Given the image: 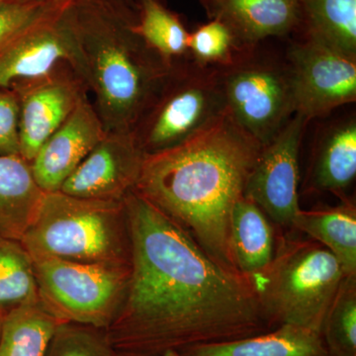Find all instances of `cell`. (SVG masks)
Masks as SVG:
<instances>
[{
  "label": "cell",
  "instance_id": "cell-1",
  "mask_svg": "<svg viewBox=\"0 0 356 356\" xmlns=\"http://www.w3.org/2000/svg\"><path fill=\"white\" fill-rule=\"evenodd\" d=\"M124 201L132 268L125 299L106 329L118 355L159 356L275 329L248 277L221 266L137 192Z\"/></svg>",
  "mask_w": 356,
  "mask_h": 356
},
{
  "label": "cell",
  "instance_id": "cell-2",
  "mask_svg": "<svg viewBox=\"0 0 356 356\" xmlns=\"http://www.w3.org/2000/svg\"><path fill=\"white\" fill-rule=\"evenodd\" d=\"M261 145L225 113L202 132L147 156L135 191L229 270V222ZM241 274V273H240Z\"/></svg>",
  "mask_w": 356,
  "mask_h": 356
},
{
  "label": "cell",
  "instance_id": "cell-3",
  "mask_svg": "<svg viewBox=\"0 0 356 356\" xmlns=\"http://www.w3.org/2000/svg\"><path fill=\"white\" fill-rule=\"evenodd\" d=\"M133 3L79 0L70 8L83 56L84 83L106 132H132L172 65L136 31Z\"/></svg>",
  "mask_w": 356,
  "mask_h": 356
},
{
  "label": "cell",
  "instance_id": "cell-4",
  "mask_svg": "<svg viewBox=\"0 0 356 356\" xmlns=\"http://www.w3.org/2000/svg\"><path fill=\"white\" fill-rule=\"evenodd\" d=\"M20 243L32 259L131 266L125 201L95 200L44 192Z\"/></svg>",
  "mask_w": 356,
  "mask_h": 356
},
{
  "label": "cell",
  "instance_id": "cell-5",
  "mask_svg": "<svg viewBox=\"0 0 356 356\" xmlns=\"http://www.w3.org/2000/svg\"><path fill=\"white\" fill-rule=\"evenodd\" d=\"M344 276L327 248L289 231L278 235L273 261L250 280L273 327L298 325L321 334Z\"/></svg>",
  "mask_w": 356,
  "mask_h": 356
},
{
  "label": "cell",
  "instance_id": "cell-6",
  "mask_svg": "<svg viewBox=\"0 0 356 356\" xmlns=\"http://www.w3.org/2000/svg\"><path fill=\"white\" fill-rule=\"evenodd\" d=\"M226 113L218 67L182 58L140 115L132 134L146 156L184 144Z\"/></svg>",
  "mask_w": 356,
  "mask_h": 356
},
{
  "label": "cell",
  "instance_id": "cell-7",
  "mask_svg": "<svg viewBox=\"0 0 356 356\" xmlns=\"http://www.w3.org/2000/svg\"><path fill=\"white\" fill-rule=\"evenodd\" d=\"M257 47L236 51L231 63L218 70L227 114L264 147L284 128L296 108L286 58L259 53Z\"/></svg>",
  "mask_w": 356,
  "mask_h": 356
},
{
  "label": "cell",
  "instance_id": "cell-8",
  "mask_svg": "<svg viewBox=\"0 0 356 356\" xmlns=\"http://www.w3.org/2000/svg\"><path fill=\"white\" fill-rule=\"evenodd\" d=\"M32 259L39 298L56 318L103 330L112 324L127 293L131 266Z\"/></svg>",
  "mask_w": 356,
  "mask_h": 356
},
{
  "label": "cell",
  "instance_id": "cell-9",
  "mask_svg": "<svg viewBox=\"0 0 356 356\" xmlns=\"http://www.w3.org/2000/svg\"><path fill=\"white\" fill-rule=\"evenodd\" d=\"M309 122L295 113L280 134L261 147L243 191V197L257 204L280 233L291 231L301 210L299 154Z\"/></svg>",
  "mask_w": 356,
  "mask_h": 356
},
{
  "label": "cell",
  "instance_id": "cell-10",
  "mask_svg": "<svg viewBox=\"0 0 356 356\" xmlns=\"http://www.w3.org/2000/svg\"><path fill=\"white\" fill-rule=\"evenodd\" d=\"M72 4L0 42V88L46 76L62 64L70 65L83 79V56L70 13Z\"/></svg>",
  "mask_w": 356,
  "mask_h": 356
},
{
  "label": "cell",
  "instance_id": "cell-11",
  "mask_svg": "<svg viewBox=\"0 0 356 356\" xmlns=\"http://www.w3.org/2000/svg\"><path fill=\"white\" fill-rule=\"evenodd\" d=\"M296 113L307 120L356 102V58L304 39L288 48Z\"/></svg>",
  "mask_w": 356,
  "mask_h": 356
},
{
  "label": "cell",
  "instance_id": "cell-12",
  "mask_svg": "<svg viewBox=\"0 0 356 356\" xmlns=\"http://www.w3.org/2000/svg\"><path fill=\"white\" fill-rule=\"evenodd\" d=\"M19 102L20 156L31 163L44 142L89 95L81 76L67 64L10 88Z\"/></svg>",
  "mask_w": 356,
  "mask_h": 356
},
{
  "label": "cell",
  "instance_id": "cell-13",
  "mask_svg": "<svg viewBox=\"0 0 356 356\" xmlns=\"http://www.w3.org/2000/svg\"><path fill=\"white\" fill-rule=\"evenodd\" d=\"M146 158L132 132H106L60 191L81 198L123 201L135 191Z\"/></svg>",
  "mask_w": 356,
  "mask_h": 356
},
{
  "label": "cell",
  "instance_id": "cell-14",
  "mask_svg": "<svg viewBox=\"0 0 356 356\" xmlns=\"http://www.w3.org/2000/svg\"><path fill=\"white\" fill-rule=\"evenodd\" d=\"M104 126L88 95L32 159L35 180L43 192L60 191L93 147L104 137Z\"/></svg>",
  "mask_w": 356,
  "mask_h": 356
},
{
  "label": "cell",
  "instance_id": "cell-15",
  "mask_svg": "<svg viewBox=\"0 0 356 356\" xmlns=\"http://www.w3.org/2000/svg\"><path fill=\"white\" fill-rule=\"evenodd\" d=\"M214 13L233 33L238 51L286 36L301 25L297 0H222Z\"/></svg>",
  "mask_w": 356,
  "mask_h": 356
},
{
  "label": "cell",
  "instance_id": "cell-16",
  "mask_svg": "<svg viewBox=\"0 0 356 356\" xmlns=\"http://www.w3.org/2000/svg\"><path fill=\"white\" fill-rule=\"evenodd\" d=\"M273 222L250 199H238L229 222V250L236 271L248 280L269 266L275 254L277 234Z\"/></svg>",
  "mask_w": 356,
  "mask_h": 356
},
{
  "label": "cell",
  "instance_id": "cell-17",
  "mask_svg": "<svg viewBox=\"0 0 356 356\" xmlns=\"http://www.w3.org/2000/svg\"><path fill=\"white\" fill-rule=\"evenodd\" d=\"M180 356H330L320 332L293 325L224 343L200 344Z\"/></svg>",
  "mask_w": 356,
  "mask_h": 356
},
{
  "label": "cell",
  "instance_id": "cell-18",
  "mask_svg": "<svg viewBox=\"0 0 356 356\" xmlns=\"http://www.w3.org/2000/svg\"><path fill=\"white\" fill-rule=\"evenodd\" d=\"M355 177L356 120L350 117L337 122L321 138L312 159L309 191L331 192L343 200Z\"/></svg>",
  "mask_w": 356,
  "mask_h": 356
},
{
  "label": "cell",
  "instance_id": "cell-19",
  "mask_svg": "<svg viewBox=\"0 0 356 356\" xmlns=\"http://www.w3.org/2000/svg\"><path fill=\"white\" fill-rule=\"evenodd\" d=\"M43 195L29 161L0 156V236L20 241Z\"/></svg>",
  "mask_w": 356,
  "mask_h": 356
},
{
  "label": "cell",
  "instance_id": "cell-20",
  "mask_svg": "<svg viewBox=\"0 0 356 356\" xmlns=\"http://www.w3.org/2000/svg\"><path fill=\"white\" fill-rule=\"evenodd\" d=\"M327 248L346 275H356V207L344 198L339 205L300 210L293 229Z\"/></svg>",
  "mask_w": 356,
  "mask_h": 356
},
{
  "label": "cell",
  "instance_id": "cell-21",
  "mask_svg": "<svg viewBox=\"0 0 356 356\" xmlns=\"http://www.w3.org/2000/svg\"><path fill=\"white\" fill-rule=\"evenodd\" d=\"M305 38L356 58V0H297Z\"/></svg>",
  "mask_w": 356,
  "mask_h": 356
},
{
  "label": "cell",
  "instance_id": "cell-22",
  "mask_svg": "<svg viewBox=\"0 0 356 356\" xmlns=\"http://www.w3.org/2000/svg\"><path fill=\"white\" fill-rule=\"evenodd\" d=\"M60 322L41 300L9 311L0 332V356H44Z\"/></svg>",
  "mask_w": 356,
  "mask_h": 356
},
{
  "label": "cell",
  "instance_id": "cell-23",
  "mask_svg": "<svg viewBox=\"0 0 356 356\" xmlns=\"http://www.w3.org/2000/svg\"><path fill=\"white\" fill-rule=\"evenodd\" d=\"M136 31L168 65L188 56L189 33L177 14L158 0H138Z\"/></svg>",
  "mask_w": 356,
  "mask_h": 356
},
{
  "label": "cell",
  "instance_id": "cell-24",
  "mask_svg": "<svg viewBox=\"0 0 356 356\" xmlns=\"http://www.w3.org/2000/svg\"><path fill=\"white\" fill-rule=\"evenodd\" d=\"M39 300L31 255L20 241L0 236V310L6 314Z\"/></svg>",
  "mask_w": 356,
  "mask_h": 356
},
{
  "label": "cell",
  "instance_id": "cell-25",
  "mask_svg": "<svg viewBox=\"0 0 356 356\" xmlns=\"http://www.w3.org/2000/svg\"><path fill=\"white\" fill-rule=\"evenodd\" d=\"M330 356H356V275H346L323 323Z\"/></svg>",
  "mask_w": 356,
  "mask_h": 356
},
{
  "label": "cell",
  "instance_id": "cell-26",
  "mask_svg": "<svg viewBox=\"0 0 356 356\" xmlns=\"http://www.w3.org/2000/svg\"><path fill=\"white\" fill-rule=\"evenodd\" d=\"M44 356H117L106 330L60 322Z\"/></svg>",
  "mask_w": 356,
  "mask_h": 356
},
{
  "label": "cell",
  "instance_id": "cell-27",
  "mask_svg": "<svg viewBox=\"0 0 356 356\" xmlns=\"http://www.w3.org/2000/svg\"><path fill=\"white\" fill-rule=\"evenodd\" d=\"M238 51L233 33L217 16L189 33L188 56L202 67H224Z\"/></svg>",
  "mask_w": 356,
  "mask_h": 356
},
{
  "label": "cell",
  "instance_id": "cell-28",
  "mask_svg": "<svg viewBox=\"0 0 356 356\" xmlns=\"http://www.w3.org/2000/svg\"><path fill=\"white\" fill-rule=\"evenodd\" d=\"M74 2L13 0L0 7V42Z\"/></svg>",
  "mask_w": 356,
  "mask_h": 356
},
{
  "label": "cell",
  "instance_id": "cell-29",
  "mask_svg": "<svg viewBox=\"0 0 356 356\" xmlns=\"http://www.w3.org/2000/svg\"><path fill=\"white\" fill-rule=\"evenodd\" d=\"M0 156H20L19 102L13 88H0Z\"/></svg>",
  "mask_w": 356,
  "mask_h": 356
},
{
  "label": "cell",
  "instance_id": "cell-30",
  "mask_svg": "<svg viewBox=\"0 0 356 356\" xmlns=\"http://www.w3.org/2000/svg\"><path fill=\"white\" fill-rule=\"evenodd\" d=\"M134 2H137L138 0H133ZM204 3L209 6L211 8L213 9V11L216 10L217 7L219 6V4L221 3L222 0H202Z\"/></svg>",
  "mask_w": 356,
  "mask_h": 356
},
{
  "label": "cell",
  "instance_id": "cell-31",
  "mask_svg": "<svg viewBox=\"0 0 356 356\" xmlns=\"http://www.w3.org/2000/svg\"><path fill=\"white\" fill-rule=\"evenodd\" d=\"M4 316H6V313L0 310V332H1L2 323H3Z\"/></svg>",
  "mask_w": 356,
  "mask_h": 356
},
{
  "label": "cell",
  "instance_id": "cell-32",
  "mask_svg": "<svg viewBox=\"0 0 356 356\" xmlns=\"http://www.w3.org/2000/svg\"><path fill=\"white\" fill-rule=\"evenodd\" d=\"M117 356H127V355H118V353H117ZM159 356H180V355H178L177 353H165V355H159Z\"/></svg>",
  "mask_w": 356,
  "mask_h": 356
},
{
  "label": "cell",
  "instance_id": "cell-33",
  "mask_svg": "<svg viewBox=\"0 0 356 356\" xmlns=\"http://www.w3.org/2000/svg\"><path fill=\"white\" fill-rule=\"evenodd\" d=\"M47 1L76 2L79 1V0H47Z\"/></svg>",
  "mask_w": 356,
  "mask_h": 356
},
{
  "label": "cell",
  "instance_id": "cell-34",
  "mask_svg": "<svg viewBox=\"0 0 356 356\" xmlns=\"http://www.w3.org/2000/svg\"><path fill=\"white\" fill-rule=\"evenodd\" d=\"M13 1V0H0V7L3 6L4 4L8 3V2Z\"/></svg>",
  "mask_w": 356,
  "mask_h": 356
}]
</instances>
